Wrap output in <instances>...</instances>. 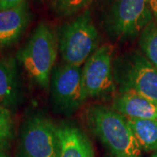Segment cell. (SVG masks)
I'll return each mask as SVG.
<instances>
[{
  "label": "cell",
  "mask_w": 157,
  "mask_h": 157,
  "mask_svg": "<svg viewBox=\"0 0 157 157\" xmlns=\"http://www.w3.org/2000/svg\"><path fill=\"white\" fill-rule=\"evenodd\" d=\"M19 150L21 157H58L59 128L40 114L28 118L21 129Z\"/></svg>",
  "instance_id": "7"
},
{
  "label": "cell",
  "mask_w": 157,
  "mask_h": 157,
  "mask_svg": "<svg viewBox=\"0 0 157 157\" xmlns=\"http://www.w3.org/2000/svg\"><path fill=\"white\" fill-rule=\"evenodd\" d=\"M51 95L56 112L69 116L86 101L82 78V69L69 64H60L52 70Z\"/></svg>",
  "instance_id": "5"
},
{
  "label": "cell",
  "mask_w": 157,
  "mask_h": 157,
  "mask_svg": "<svg viewBox=\"0 0 157 157\" xmlns=\"http://www.w3.org/2000/svg\"><path fill=\"white\" fill-rule=\"evenodd\" d=\"M94 0H54L53 9L58 16L70 17L84 11Z\"/></svg>",
  "instance_id": "16"
},
{
  "label": "cell",
  "mask_w": 157,
  "mask_h": 157,
  "mask_svg": "<svg viewBox=\"0 0 157 157\" xmlns=\"http://www.w3.org/2000/svg\"><path fill=\"white\" fill-rule=\"evenodd\" d=\"M112 108L127 119L157 120V104L135 92H121L113 98Z\"/></svg>",
  "instance_id": "10"
},
{
  "label": "cell",
  "mask_w": 157,
  "mask_h": 157,
  "mask_svg": "<svg viewBox=\"0 0 157 157\" xmlns=\"http://www.w3.org/2000/svg\"><path fill=\"white\" fill-rule=\"evenodd\" d=\"M148 3L153 17L157 20V0H148Z\"/></svg>",
  "instance_id": "18"
},
{
  "label": "cell",
  "mask_w": 157,
  "mask_h": 157,
  "mask_svg": "<svg viewBox=\"0 0 157 157\" xmlns=\"http://www.w3.org/2000/svg\"><path fill=\"white\" fill-rule=\"evenodd\" d=\"M113 48L109 44L102 45L85 62L82 78L88 98H107L116 90L113 73Z\"/></svg>",
  "instance_id": "8"
},
{
  "label": "cell",
  "mask_w": 157,
  "mask_h": 157,
  "mask_svg": "<svg viewBox=\"0 0 157 157\" xmlns=\"http://www.w3.org/2000/svg\"><path fill=\"white\" fill-rule=\"evenodd\" d=\"M58 43L54 32L45 23H40L27 43L17 52V59L30 78L41 88L47 89L56 61Z\"/></svg>",
  "instance_id": "2"
},
{
  "label": "cell",
  "mask_w": 157,
  "mask_h": 157,
  "mask_svg": "<svg viewBox=\"0 0 157 157\" xmlns=\"http://www.w3.org/2000/svg\"><path fill=\"white\" fill-rule=\"evenodd\" d=\"M59 128V153L58 157H94L87 135L72 124L63 123Z\"/></svg>",
  "instance_id": "11"
},
{
  "label": "cell",
  "mask_w": 157,
  "mask_h": 157,
  "mask_svg": "<svg viewBox=\"0 0 157 157\" xmlns=\"http://www.w3.org/2000/svg\"><path fill=\"white\" fill-rule=\"evenodd\" d=\"M0 157H8L7 155H6L3 152H0Z\"/></svg>",
  "instance_id": "19"
},
{
  "label": "cell",
  "mask_w": 157,
  "mask_h": 157,
  "mask_svg": "<svg viewBox=\"0 0 157 157\" xmlns=\"http://www.w3.org/2000/svg\"><path fill=\"white\" fill-rule=\"evenodd\" d=\"M99 33L89 11H83L60 29L59 50L64 63L81 67L98 49Z\"/></svg>",
  "instance_id": "4"
},
{
  "label": "cell",
  "mask_w": 157,
  "mask_h": 157,
  "mask_svg": "<svg viewBox=\"0 0 157 157\" xmlns=\"http://www.w3.org/2000/svg\"><path fill=\"white\" fill-rule=\"evenodd\" d=\"M152 157H157V152L155 153V155H152Z\"/></svg>",
  "instance_id": "20"
},
{
  "label": "cell",
  "mask_w": 157,
  "mask_h": 157,
  "mask_svg": "<svg viewBox=\"0 0 157 157\" xmlns=\"http://www.w3.org/2000/svg\"><path fill=\"white\" fill-rule=\"evenodd\" d=\"M30 21L26 1L8 9L0 10V46L13 45L21 37Z\"/></svg>",
  "instance_id": "9"
},
{
  "label": "cell",
  "mask_w": 157,
  "mask_h": 157,
  "mask_svg": "<svg viewBox=\"0 0 157 157\" xmlns=\"http://www.w3.org/2000/svg\"><path fill=\"white\" fill-rule=\"evenodd\" d=\"M24 2H25V0H1L0 10L15 7V6L20 5V4H22Z\"/></svg>",
  "instance_id": "17"
},
{
  "label": "cell",
  "mask_w": 157,
  "mask_h": 157,
  "mask_svg": "<svg viewBox=\"0 0 157 157\" xmlns=\"http://www.w3.org/2000/svg\"><path fill=\"white\" fill-rule=\"evenodd\" d=\"M19 77L16 61L12 58L0 59V106L11 110L20 98Z\"/></svg>",
  "instance_id": "12"
},
{
  "label": "cell",
  "mask_w": 157,
  "mask_h": 157,
  "mask_svg": "<svg viewBox=\"0 0 157 157\" xmlns=\"http://www.w3.org/2000/svg\"><path fill=\"white\" fill-rule=\"evenodd\" d=\"M0 3H1V0H0Z\"/></svg>",
  "instance_id": "21"
},
{
  "label": "cell",
  "mask_w": 157,
  "mask_h": 157,
  "mask_svg": "<svg viewBox=\"0 0 157 157\" xmlns=\"http://www.w3.org/2000/svg\"><path fill=\"white\" fill-rule=\"evenodd\" d=\"M90 128L101 140L111 157H140L141 148L128 126L127 118L104 106L87 111Z\"/></svg>",
  "instance_id": "1"
},
{
  "label": "cell",
  "mask_w": 157,
  "mask_h": 157,
  "mask_svg": "<svg viewBox=\"0 0 157 157\" xmlns=\"http://www.w3.org/2000/svg\"><path fill=\"white\" fill-rule=\"evenodd\" d=\"M14 122L11 110L0 106V152L7 148L13 138Z\"/></svg>",
  "instance_id": "15"
},
{
  "label": "cell",
  "mask_w": 157,
  "mask_h": 157,
  "mask_svg": "<svg viewBox=\"0 0 157 157\" xmlns=\"http://www.w3.org/2000/svg\"><path fill=\"white\" fill-rule=\"evenodd\" d=\"M141 150L157 151V120L127 119Z\"/></svg>",
  "instance_id": "13"
},
{
  "label": "cell",
  "mask_w": 157,
  "mask_h": 157,
  "mask_svg": "<svg viewBox=\"0 0 157 157\" xmlns=\"http://www.w3.org/2000/svg\"><path fill=\"white\" fill-rule=\"evenodd\" d=\"M139 45L143 55L157 69V20L153 19L140 33Z\"/></svg>",
  "instance_id": "14"
},
{
  "label": "cell",
  "mask_w": 157,
  "mask_h": 157,
  "mask_svg": "<svg viewBox=\"0 0 157 157\" xmlns=\"http://www.w3.org/2000/svg\"><path fill=\"white\" fill-rule=\"evenodd\" d=\"M113 73L121 92H135L157 104V69L138 52H126L113 62Z\"/></svg>",
  "instance_id": "3"
},
{
  "label": "cell",
  "mask_w": 157,
  "mask_h": 157,
  "mask_svg": "<svg viewBox=\"0 0 157 157\" xmlns=\"http://www.w3.org/2000/svg\"><path fill=\"white\" fill-rule=\"evenodd\" d=\"M153 19L148 0H113L106 23L114 38L126 40L140 33Z\"/></svg>",
  "instance_id": "6"
}]
</instances>
